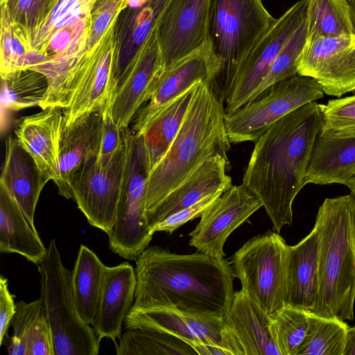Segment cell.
Masks as SVG:
<instances>
[{"label":"cell","mask_w":355,"mask_h":355,"mask_svg":"<svg viewBox=\"0 0 355 355\" xmlns=\"http://www.w3.org/2000/svg\"><path fill=\"white\" fill-rule=\"evenodd\" d=\"M135 261L137 287L130 310L168 308L221 318L228 312L235 277L224 258L200 252L180 254L153 245Z\"/></svg>","instance_id":"obj_1"},{"label":"cell","mask_w":355,"mask_h":355,"mask_svg":"<svg viewBox=\"0 0 355 355\" xmlns=\"http://www.w3.org/2000/svg\"><path fill=\"white\" fill-rule=\"evenodd\" d=\"M322 127L320 104L312 101L276 121L254 141L242 185L260 200L278 233L293 223V202L305 186Z\"/></svg>","instance_id":"obj_2"},{"label":"cell","mask_w":355,"mask_h":355,"mask_svg":"<svg viewBox=\"0 0 355 355\" xmlns=\"http://www.w3.org/2000/svg\"><path fill=\"white\" fill-rule=\"evenodd\" d=\"M223 103L208 81L196 84L176 136L149 173L145 216L205 160L216 155L227 157L231 143Z\"/></svg>","instance_id":"obj_3"},{"label":"cell","mask_w":355,"mask_h":355,"mask_svg":"<svg viewBox=\"0 0 355 355\" xmlns=\"http://www.w3.org/2000/svg\"><path fill=\"white\" fill-rule=\"evenodd\" d=\"M314 226L319 234V292L311 314L352 320L355 300V193L326 198Z\"/></svg>","instance_id":"obj_4"},{"label":"cell","mask_w":355,"mask_h":355,"mask_svg":"<svg viewBox=\"0 0 355 355\" xmlns=\"http://www.w3.org/2000/svg\"><path fill=\"white\" fill-rule=\"evenodd\" d=\"M275 20L262 0H209L203 46L208 82L224 101L241 65Z\"/></svg>","instance_id":"obj_5"},{"label":"cell","mask_w":355,"mask_h":355,"mask_svg":"<svg viewBox=\"0 0 355 355\" xmlns=\"http://www.w3.org/2000/svg\"><path fill=\"white\" fill-rule=\"evenodd\" d=\"M42 304L53 340L54 355H96L101 340L85 322L76 307L71 288V272L62 261L55 239L46 259L38 265Z\"/></svg>","instance_id":"obj_6"},{"label":"cell","mask_w":355,"mask_h":355,"mask_svg":"<svg viewBox=\"0 0 355 355\" xmlns=\"http://www.w3.org/2000/svg\"><path fill=\"white\" fill-rule=\"evenodd\" d=\"M128 143L125 181L114 225L107 234L110 249L135 261L152 240L145 216L149 164L143 135L123 128Z\"/></svg>","instance_id":"obj_7"},{"label":"cell","mask_w":355,"mask_h":355,"mask_svg":"<svg viewBox=\"0 0 355 355\" xmlns=\"http://www.w3.org/2000/svg\"><path fill=\"white\" fill-rule=\"evenodd\" d=\"M288 246L278 232L268 231L249 239L232 257L242 289L270 316L285 304Z\"/></svg>","instance_id":"obj_8"},{"label":"cell","mask_w":355,"mask_h":355,"mask_svg":"<svg viewBox=\"0 0 355 355\" xmlns=\"http://www.w3.org/2000/svg\"><path fill=\"white\" fill-rule=\"evenodd\" d=\"M323 96L320 84L308 76L297 75L277 83L236 111L225 113L228 139L231 144L255 141L282 117Z\"/></svg>","instance_id":"obj_9"},{"label":"cell","mask_w":355,"mask_h":355,"mask_svg":"<svg viewBox=\"0 0 355 355\" xmlns=\"http://www.w3.org/2000/svg\"><path fill=\"white\" fill-rule=\"evenodd\" d=\"M123 130V142L107 166H101L97 156L91 157L82 163L70 182L72 199L89 223L107 234L116 219L126 173L128 143Z\"/></svg>","instance_id":"obj_10"},{"label":"cell","mask_w":355,"mask_h":355,"mask_svg":"<svg viewBox=\"0 0 355 355\" xmlns=\"http://www.w3.org/2000/svg\"><path fill=\"white\" fill-rule=\"evenodd\" d=\"M306 17V0H300L280 17L275 19L241 65L234 84L225 100V114L232 113L247 103L284 45Z\"/></svg>","instance_id":"obj_11"},{"label":"cell","mask_w":355,"mask_h":355,"mask_svg":"<svg viewBox=\"0 0 355 355\" xmlns=\"http://www.w3.org/2000/svg\"><path fill=\"white\" fill-rule=\"evenodd\" d=\"M297 69L327 95L341 97L355 90V34L306 40Z\"/></svg>","instance_id":"obj_12"},{"label":"cell","mask_w":355,"mask_h":355,"mask_svg":"<svg viewBox=\"0 0 355 355\" xmlns=\"http://www.w3.org/2000/svg\"><path fill=\"white\" fill-rule=\"evenodd\" d=\"M209 0H168L157 24L163 69L202 49Z\"/></svg>","instance_id":"obj_13"},{"label":"cell","mask_w":355,"mask_h":355,"mask_svg":"<svg viewBox=\"0 0 355 355\" xmlns=\"http://www.w3.org/2000/svg\"><path fill=\"white\" fill-rule=\"evenodd\" d=\"M261 207L260 200L242 184L232 185L200 216L189 234V245L198 252L223 259L228 236Z\"/></svg>","instance_id":"obj_14"},{"label":"cell","mask_w":355,"mask_h":355,"mask_svg":"<svg viewBox=\"0 0 355 355\" xmlns=\"http://www.w3.org/2000/svg\"><path fill=\"white\" fill-rule=\"evenodd\" d=\"M124 324L128 328H148L162 331L189 345L202 343L219 346L223 355H238L240 346L229 335L223 337L224 318L193 315L168 308L130 310Z\"/></svg>","instance_id":"obj_15"},{"label":"cell","mask_w":355,"mask_h":355,"mask_svg":"<svg viewBox=\"0 0 355 355\" xmlns=\"http://www.w3.org/2000/svg\"><path fill=\"white\" fill-rule=\"evenodd\" d=\"M96 0H60L29 37L31 51L46 58L87 49L90 12Z\"/></svg>","instance_id":"obj_16"},{"label":"cell","mask_w":355,"mask_h":355,"mask_svg":"<svg viewBox=\"0 0 355 355\" xmlns=\"http://www.w3.org/2000/svg\"><path fill=\"white\" fill-rule=\"evenodd\" d=\"M157 24L129 64L107 105L121 129L128 127L148 101L154 81L163 69Z\"/></svg>","instance_id":"obj_17"},{"label":"cell","mask_w":355,"mask_h":355,"mask_svg":"<svg viewBox=\"0 0 355 355\" xmlns=\"http://www.w3.org/2000/svg\"><path fill=\"white\" fill-rule=\"evenodd\" d=\"M115 23L87 52L79 85L69 106L63 110V124L68 125L83 114L101 110L110 101L115 60Z\"/></svg>","instance_id":"obj_18"},{"label":"cell","mask_w":355,"mask_h":355,"mask_svg":"<svg viewBox=\"0 0 355 355\" xmlns=\"http://www.w3.org/2000/svg\"><path fill=\"white\" fill-rule=\"evenodd\" d=\"M209 71L203 48L166 69H162L152 86L148 103L132 121V130L142 135L153 119L175 98L201 81Z\"/></svg>","instance_id":"obj_19"},{"label":"cell","mask_w":355,"mask_h":355,"mask_svg":"<svg viewBox=\"0 0 355 355\" xmlns=\"http://www.w3.org/2000/svg\"><path fill=\"white\" fill-rule=\"evenodd\" d=\"M229 166L228 158L221 155L213 156L201 164L146 216L151 232L156 225L170 216L211 193L229 189L232 186V178L227 174Z\"/></svg>","instance_id":"obj_20"},{"label":"cell","mask_w":355,"mask_h":355,"mask_svg":"<svg viewBox=\"0 0 355 355\" xmlns=\"http://www.w3.org/2000/svg\"><path fill=\"white\" fill-rule=\"evenodd\" d=\"M63 109L49 107L15 122V134L44 175L55 182L58 175Z\"/></svg>","instance_id":"obj_21"},{"label":"cell","mask_w":355,"mask_h":355,"mask_svg":"<svg viewBox=\"0 0 355 355\" xmlns=\"http://www.w3.org/2000/svg\"><path fill=\"white\" fill-rule=\"evenodd\" d=\"M355 175V130H321L313 147L306 168L304 185L346 186Z\"/></svg>","instance_id":"obj_22"},{"label":"cell","mask_w":355,"mask_h":355,"mask_svg":"<svg viewBox=\"0 0 355 355\" xmlns=\"http://www.w3.org/2000/svg\"><path fill=\"white\" fill-rule=\"evenodd\" d=\"M104 108L83 114L68 125L62 123L58 175L54 183L59 194L67 199L72 198L70 182L74 173L87 159L98 156Z\"/></svg>","instance_id":"obj_23"},{"label":"cell","mask_w":355,"mask_h":355,"mask_svg":"<svg viewBox=\"0 0 355 355\" xmlns=\"http://www.w3.org/2000/svg\"><path fill=\"white\" fill-rule=\"evenodd\" d=\"M136 287L135 268L128 262L107 266L92 325L101 340L107 338L116 343L121 337L123 322L135 301Z\"/></svg>","instance_id":"obj_24"},{"label":"cell","mask_w":355,"mask_h":355,"mask_svg":"<svg viewBox=\"0 0 355 355\" xmlns=\"http://www.w3.org/2000/svg\"><path fill=\"white\" fill-rule=\"evenodd\" d=\"M319 234L313 230L295 245H288L286 254L285 304L311 313L318 297Z\"/></svg>","instance_id":"obj_25"},{"label":"cell","mask_w":355,"mask_h":355,"mask_svg":"<svg viewBox=\"0 0 355 355\" xmlns=\"http://www.w3.org/2000/svg\"><path fill=\"white\" fill-rule=\"evenodd\" d=\"M49 181L33 158L17 139L8 137L0 185L15 200L28 219L34 223L35 208L40 193Z\"/></svg>","instance_id":"obj_26"},{"label":"cell","mask_w":355,"mask_h":355,"mask_svg":"<svg viewBox=\"0 0 355 355\" xmlns=\"http://www.w3.org/2000/svg\"><path fill=\"white\" fill-rule=\"evenodd\" d=\"M167 1L148 0L140 7H128L119 15L114 28L116 49L112 96L129 64L157 24Z\"/></svg>","instance_id":"obj_27"},{"label":"cell","mask_w":355,"mask_h":355,"mask_svg":"<svg viewBox=\"0 0 355 355\" xmlns=\"http://www.w3.org/2000/svg\"><path fill=\"white\" fill-rule=\"evenodd\" d=\"M224 321L245 355H281L271 333L270 316L242 288L234 292Z\"/></svg>","instance_id":"obj_28"},{"label":"cell","mask_w":355,"mask_h":355,"mask_svg":"<svg viewBox=\"0 0 355 355\" xmlns=\"http://www.w3.org/2000/svg\"><path fill=\"white\" fill-rule=\"evenodd\" d=\"M0 251L17 253L41 264L48 252L32 223L15 200L0 185Z\"/></svg>","instance_id":"obj_29"},{"label":"cell","mask_w":355,"mask_h":355,"mask_svg":"<svg viewBox=\"0 0 355 355\" xmlns=\"http://www.w3.org/2000/svg\"><path fill=\"white\" fill-rule=\"evenodd\" d=\"M107 266L92 250L80 245L71 272V288L78 313L93 325Z\"/></svg>","instance_id":"obj_30"},{"label":"cell","mask_w":355,"mask_h":355,"mask_svg":"<svg viewBox=\"0 0 355 355\" xmlns=\"http://www.w3.org/2000/svg\"><path fill=\"white\" fill-rule=\"evenodd\" d=\"M196 84L172 100L142 134L150 171L164 155L176 136Z\"/></svg>","instance_id":"obj_31"},{"label":"cell","mask_w":355,"mask_h":355,"mask_svg":"<svg viewBox=\"0 0 355 355\" xmlns=\"http://www.w3.org/2000/svg\"><path fill=\"white\" fill-rule=\"evenodd\" d=\"M119 339L117 355H198L183 340L157 329L128 328Z\"/></svg>","instance_id":"obj_32"},{"label":"cell","mask_w":355,"mask_h":355,"mask_svg":"<svg viewBox=\"0 0 355 355\" xmlns=\"http://www.w3.org/2000/svg\"><path fill=\"white\" fill-rule=\"evenodd\" d=\"M307 40L355 34L347 0H306Z\"/></svg>","instance_id":"obj_33"},{"label":"cell","mask_w":355,"mask_h":355,"mask_svg":"<svg viewBox=\"0 0 355 355\" xmlns=\"http://www.w3.org/2000/svg\"><path fill=\"white\" fill-rule=\"evenodd\" d=\"M48 89V81L41 72L17 71L1 78V102L6 109L18 111L40 106Z\"/></svg>","instance_id":"obj_34"},{"label":"cell","mask_w":355,"mask_h":355,"mask_svg":"<svg viewBox=\"0 0 355 355\" xmlns=\"http://www.w3.org/2000/svg\"><path fill=\"white\" fill-rule=\"evenodd\" d=\"M309 314L307 334L295 355H343L349 326L338 319Z\"/></svg>","instance_id":"obj_35"},{"label":"cell","mask_w":355,"mask_h":355,"mask_svg":"<svg viewBox=\"0 0 355 355\" xmlns=\"http://www.w3.org/2000/svg\"><path fill=\"white\" fill-rule=\"evenodd\" d=\"M307 37L308 23L306 17L284 45L267 74L250 96L247 103L259 98L275 84L297 75V60Z\"/></svg>","instance_id":"obj_36"},{"label":"cell","mask_w":355,"mask_h":355,"mask_svg":"<svg viewBox=\"0 0 355 355\" xmlns=\"http://www.w3.org/2000/svg\"><path fill=\"white\" fill-rule=\"evenodd\" d=\"M307 311L284 304L270 316V330L281 355H295L309 327Z\"/></svg>","instance_id":"obj_37"},{"label":"cell","mask_w":355,"mask_h":355,"mask_svg":"<svg viewBox=\"0 0 355 355\" xmlns=\"http://www.w3.org/2000/svg\"><path fill=\"white\" fill-rule=\"evenodd\" d=\"M0 23V73L1 78H4L22 70L31 51L24 33L11 22L5 8L1 6Z\"/></svg>","instance_id":"obj_38"},{"label":"cell","mask_w":355,"mask_h":355,"mask_svg":"<svg viewBox=\"0 0 355 355\" xmlns=\"http://www.w3.org/2000/svg\"><path fill=\"white\" fill-rule=\"evenodd\" d=\"M60 0H1L12 23L28 37L47 19Z\"/></svg>","instance_id":"obj_39"},{"label":"cell","mask_w":355,"mask_h":355,"mask_svg":"<svg viewBox=\"0 0 355 355\" xmlns=\"http://www.w3.org/2000/svg\"><path fill=\"white\" fill-rule=\"evenodd\" d=\"M42 307V300L29 303L19 301L11 326L13 331L8 345L10 355H27V342L33 322Z\"/></svg>","instance_id":"obj_40"},{"label":"cell","mask_w":355,"mask_h":355,"mask_svg":"<svg viewBox=\"0 0 355 355\" xmlns=\"http://www.w3.org/2000/svg\"><path fill=\"white\" fill-rule=\"evenodd\" d=\"M126 8V0H96L90 12L87 51L96 45L119 15Z\"/></svg>","instance_id":"obj_41"},{"label":"cell","mask_w":355,"mask_h":355,"mask_svg":"<svg viewBox=\"0 0 355 355\" xmlns=\"http://www.w3.org/2000/svg\"><path fill=\"white\" fill-rule=\"evenodd\" d=\"M322 130H355V94L320 104Z\"/></svg>","instance_id":"obj_42"},{"label":"cell","mask_w":355,"mask_h":355,"mask_svg":"<svg viewBox=\"0 0 355 355\" xmlns=\"http://www.w3.org/2000/svg\"><path fill=\"white\" fill-rule=\"evenodd\" d=\"M225 191L221 189L211 193L196 203L170 216L156 225L152 229V232L154 234L155 232L164 231L172 233L187 222L200 217Z\"/></svg>","instance_id":"obj_43"},{"label":"cell","mask_w":355,"mask_h":355,"mask_svg":"<svg viewBox=\"0 0 355 355\" xmlns=\"http://www.w3.org/2000/svg\"><path fill=\"white\" fill-rule=\"evenodd\" d=\"M123 140V130L117 125L106 105L103 111L102 137L100 149L96 157L102 167L107 166Z\"/></svg>","instance_id":"obj_44"},{"label":"cell","mask_w":355,"mask_h":355,"mask_svg":"<svg viewBox=\"0 0 355 355\" xmlns=\"http://www.w3.org/2000/svg\"><path fill=\"white\" fill-rule=\"evenodd\" d=\"M27 355H54L52 332L43 307L31 328L27 342Z\"/></svg>","instance_id":"obj_45"},{"label":"cell","mask_w":355,"mask_h":355,"mask_svg":"<svg viewBox=\"0 0 355 355\" xmlns=\"http://www.w3.org/2000/svg\"><path fill=\"white\" fill-rule=\"evenodd\" d=\"M17 304L15 295L8 289V279L3 275L0 277V345L8 334V329L16 313Z\"/></svg>","instance_id":"obj_46"},{"label":"cell","mask_w":355,"mask_h":355,"mask_svg":"<svg viewBox=\"0 0 355 355\" xmlns=\"http://www.w3.org/2000/svg\"><path fill=\"white\" fill-rule=\"evenodd\" d=\"M343 355H355V327L347 329Z\"/></svg>","instance_id":"obj_47"},{"label":"cell","mask_w":355,"mask_h":355,"mask_svg":"<svg viewBox=\"0 0 355 355\" xmlns=\"http://www.w3.org/2000/svg\"><path fill=\"white\" fill-rule=\"evenodd\" d=\"M346 186L351 190V192L355 193V175L347 182Z\"/></svg>","instance_id":"obj_48"},{"label":"cell","mask_w":355,"mask_h":355,"mask_svg":"<svg viewBox=\"0 0 355 355\" xmlns=\"http://www.w3.org/2000/svg\"><path fill=\"white\" fill-rule=\"evenodd\" d=\"M349 4H350V8H351L352 19L354 29H355V1H354L352 2H349Z\"/></svg>","instance_id":"obj_49"},{"label":"cell","mask_w":355,"mask_h":355,"mask_svg":"<svg viewBox=\"0 0 355 355\" xmlns=\"http://www.w3.org/2000/svg\"><path fill=\"white\" fill-rule=\"evenodd\" d=\"M130 1L135 3L143 4V3H146L148 0H130Z\"/></svg>","instance_id":"obj_50"},{"label":"cell","mask_w":355,"mask_h":355,"mask_svg":"<svg viewBox=\"0 0 355 355\" xmlns=\"http://www.w3.org/2000/svg\"><path fill=\"white\" fill-rule=\"evenodd\" d=\"M347 1H348L349 2H352V1H355V0H347Z\"/></svg>","instance_id":"obj_51"}]
</instances>
